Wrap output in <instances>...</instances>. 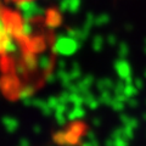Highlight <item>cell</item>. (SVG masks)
<instances>
[{"label": "cell", "mask_w": 146, "mask_h": 146, "mask_svg": "<svg viewBox=\"0 0 146 146\" xmlns=\"http://www.w3.org/2000/svg\"><path fill=\"white\" fill-rule=\"evenodd\" d=\"M9 40H10V35H9L7 26H6L5 18L3 16L1 9H0V50L5 49L7 46Z\"/></svg>", "instance_id": "cell-1"}, {"label": "cell", "mask_w": 146, "mask_h": 146, "mask_svg": "<svg viewBox=\"0 0 146 146\" xmlns=\"http://www.w3.org/2000/svg\"><path fill=\"white\" fill-rule=\"evenodd\" d=\"M13 3H27V1H33V0H11Z\"/></svg>", "instance_id": "cell-2"}]
</instances>
